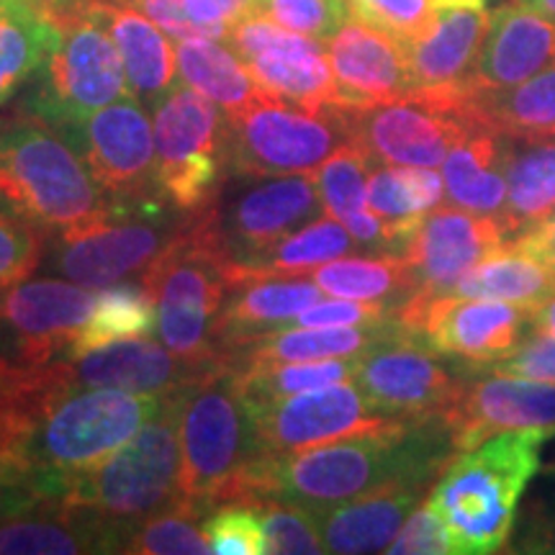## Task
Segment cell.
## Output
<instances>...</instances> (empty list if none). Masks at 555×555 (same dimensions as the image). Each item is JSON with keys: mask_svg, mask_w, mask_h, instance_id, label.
<instances>
[{"mask_svg": "<svg viewBox=\"0 0 555 555\" xmlns=\"http://www.w3.org/2000/svg\"><path fill=\"white\" fill-rule=\"evenodd\" d=\"M453 453L457 450L442 416L294 453H260L242 481L237 502L278 499L319 515L391 481L429 486Z\"/></svg>", "mask_w": 555, "mask_h": 555, "instance_id": "1", "label": "cell"}, {"mask_svg": "<svg viewBox=\"0 0 555 555\" xmlns=\"http://www.w3.org/2000/svg\"><path fill=\"white\" fill-rule=\"evenodd\" d=\"M551 437L555 429L547 427L506 429L448 463L427 502L446 525L453 555L504 551Z\"/></svg>", "mask_w": 555, "mask_h": 555, "instance_id": "2", "label": "cell"}, {"mask_svg": "<svg viewBox=\"0 0 555 555\" xmlns=\"http://www.w3.org/2000/svg\"><path fill=\"white\" fill-rule=\"evenodd\" d=\"M178 435L185 502L206 515L237 502L242 481L260 455L237 367L214 363L180 388Z\"/></svg>", "mask_w": 555, "mask_h": 555, "instance_id": "3", "label": "cell"}, {"mask_svg": "<svg viewBox=\"0 0 555 555\" xmlns=\"http://www.w3.org/2000/svg\"><path fill=\"white\" fill-rule=\"evenodd\" d=\"M170 393L75 388L50 399L26 435L21 457L52 502H65L69 481L129 442L165 406Z\"/></svg>", "mask_w": 555, "mask_h": 555, "instance_id": "4", "label": "cell"}, {"mask_svg": "<svg viewBox=\"0 0 555 555\" xmlns=\"http://www.w3.org/2000/svg\"><path fill=\"white\" fill-rule=\"evenodd\" d=\"M106 204L62 131L26 114L0 119V208L50 237L93 219Z\"/></svg>", "mask_w": 555, "mask_h": 555, "instance_id": "5", "label": "cell"}, {"mask_svg": "<svg viewBox=\"0 0 555 555\" xmlns=\"http://www.w3.org/2000/svg\"><path fill=\"white\" fill-rule=\"evenodd\" d=\"M180 388L129 442L95 468L75 476L62 502L78 506L106 525L119 538L121 551L144 519L183 499L178 435Z\"/></svg>", "mask_w": 555, "mask_h": 555, "instance_id": "6", "label": "cell"}, {"mask_svg": "<svg viewBox=\"0 0 555 555\" xmlns=\"http://www.w3.org/2000/svg\"><path fill=\"white\" fill-rule=\"evenodd\" d=\"M229 266L185 214L178 237L142 275L155 301L159 343L189 365L219 363V319L232 283Z\"/></svg>", "mask_w": 555, "mask_h": 555, "instance_id": "7", "label": "cell"}, {"mask_svg": "<svg viewBox=\"0 0 555 555\" xmlns=\"http://www.w3.org/2000/svg\"><path fill=\"white\" fill-rule=\"evenodd\" d=\"M60 39L37 73L24 101L26 116L65 131L108 103L129 95L127 69L106 26L82 0H52Z\"/></svg>", "mask_w": 555, "mask_h": 555, "instance_id": "8", "label": "cell"}, {"mask_svg": "<svg viewBox=\"0 0 555 555\" xmlns=\"http://www.w3.org/2000/svg\"><path fill=\"white\" fill-rule=\"evenodd\" d=\"M185 214L165 198L108 201L101 214L50 234L44 266L67 281L93 291L144 275L165 247L178 237Z\"/></svg>", "mask_w": 555, "mask_h": 555, "instance_id": "9", "label": "cell"}, {"mask_svg": "<svg viewBox=\"0 0 555 555\" xmlns=\"http://www.w3.org/2000/svg\"><path fill=\"white\" fill-rule=\"evenodd\" d=\"M314 172L249 178L227 172L217 196L189 214L193 227L237 268H249L275 242L322 217Z\"/></svg>", "mask_w": 555, "mask_h": 555, "instance_id": "10", "label": "cell"}, {"mask_svg": "<svg viewBox=\"0 0 555 555\" xmlns=\"http://www.w3.org/2000/svg\"><path fill=\"white\" fill-rule=\"evenodd\" d=\"M350 139L343 106L309 108L262 90L240 114L229 116V172L309 176Z\"/></svg>", "mask_w": 555, "mask_h": 555, "instance_id": "11", "label": "cell"}, {"mask_svg": "<svg viewBox=\"0 0 555 555\" xmlns=\"http://www.w3.org/2000/svg\"><path fill=\"white\" fill-rule=\"evenodd\" d=\"M152 129L159 193L180 214L198 211L229 172V116L178 80L152 106Z\"/></svg>", "mask_w": 555, "mask_h": 555, "instance_id": "12", "label": "cell"}, {"mask_svg": "<svg viewBox=\"0 0 555 555\" xmlns=\"http://www.w3.org/2000/svg\"><path fill=\"white\" fill-rule=\"evenodd\" d=\"M347 127L376 163L440 168L478 124L463 108L461 88L414 90L367 108H345Z\"/></svg>", "mask_w": 555, "mask_h": 555, "instance_id": "13", "label": "cell"}, {"mask_svg": "<svg viewBox=\"0 0 555 555\" xmlns=\"http://www.w3.org/2000/svg\"><path fill=\"white\" fill-rule=\"evenodd\" d=\"M352 380L378 414L404 422L437 420L466 386V376L450 371L440 352L409 327L360 356Z\"/></svg>", "mask_w": 555, "mask_h": 555, "instance_id": "14", "label": "cell"}, {"mask_svg": "<svg viewBox=\"0 0 555 555\" xmlns=\"http://www.w3.org/2000/svg\"><path fill=\"white\" fill-rule=\"evenodd\" d=\"M397 317L440 356L478 367L504 360L535 327V309L530 307L450 294L412 296Z\"/></svg>", "mask_w": 555, "mask_h": 555, "instance_id": "15", "label": "cell"}, {"mask_svg": "<svg viewBox=\"0 0 555 555\" xmlns=\"http://www.w3.org/2000/svg\"><path fill=\"white\" fill-rule=\"evenodd\" d=\"M108 201L163 198L157 185L155 129L134 95L108 103L62 131Z\"/></svg>", "mask_w": 555, "mask_h": 555, "instance_id": "16", "label": "cell"}, {"mask_svg": "<svg viewBox=\"0 0 555 555\" xmlns=\"http://www.w3.org/2000/svg\"><path fill=\"white\" fill-rule=\"evenodd\" d=\"M99 291L57 278L21 281L0 294V358L44 367L67 358Z\"/></svg>", "mask_w": 555, "mask_h": 555, "instance_id": "17", "label": "cell"}, {"mask_svg": "<svg viewBox=\"0 0 555 555\" xmlns=\"http://www.w3.org/2000/svg\"><path fill=\"white\" fill-rule=\"evenodd\" d=\"M249 412L258 429L260 453H294L406 425L404 420L378 414L356 380L311 388L268 404H249Z\"/></svg>", "mask_w": 555, "mask_h": 555, "instance_id": "18", "label": "cell"}, {"mask_svg": "<svg viewBox=\"0 0 555 555\" xmlns=\"http://www.w3.org/2000/svg\"><path fill=\"white\" fill-rule=\"evenodd\" d=\"M224 41L266 93L309 108L343 106L324 41L283 29L262 13L240 21Z\"/></svg>", "mask_w": 555, "mask_h": 555, "instance_id": "19", "label": "cell"}, {"mask_svg": "<svg viewBox=\"0 0 555 555\" xmlns=\"http://www.w3.org/2000/svg\"><path fill=\"white\" fill-rule=\"evenodd\" d=\"M506 242L509 232L502 219L466 211L461 206H435L414 227L401 253L420 283L414 296L446 294Z\"/></svg>", "mask_w": 555, "mask_h": 555, "instance_id": "20", "label": "cell"}, {"mask_svg": "<svg viewBox=\"0 0 555 555\" xmlns=\"http://www.w3.org/2000/svg\"><path fill=\"white\" fill-rule=\"evenodd\" d=\"M457 453H466L506 429H555V384L502 373L468 380L453 406L442 414Z\"/></svg>", "mask_w": 555, "mask_h": 555, "instance_id": "21", "label": "cell"}, {"mask_svg": "<svg viewBox=\"0 0 555 555\" xmlns=\"http://www.w3.org/2000/svg\"><path fill=\"white\" fill-rule=\"evenodd\" d=\"M343 108H367L412 95L416 86L406 44L350 16L324 41Z\"/></svg>", "mask_w": 555, "mask_h": 555, "instance_id": "22", "label": "cell"}, {"mask_svg": "<svg viewBox=\"0 0 555 555\" xmlns=\"http://www.w3.org/2000/svg\"><path fill=\"white\" fill-rule=\"evenodd\" d=\"M204 371L206 367L189 365L163 343H152L147 337L111 343L78 358L52 363V373L62 391L124 388V391L157 393V397L178 391Z\"/></svg>", "mask_w": 555, "mask_h": 555, "instance_id": "23", "label": "cell"}, {"mask_svg": "<svg viewBox=\"0 0 555 555\" xmlns=\"http://www.w3.org/2000/svg\"><path fill=\"white\" fill-rule=\"evenodd\" d=\"M232 283L219 319V360L270 332L291 327L301 311L322 301L311 275L255 273L232 266Z\"/></svg>", "mask_w": 555, "mask_h": 555, "instance_id": "24", "label": "cell"}, {"mask_svg": "<svg viewBox=\"0 0 555 555\" xmlns=\"http://www.w3.org/2000/svg\"><path fill=\"white\" fill-rule=\"evenodd\" d=\"M555 62V18L506 0L491 11L481 52L470 75L461 82L466 90H504L517 86Z\"/></svg>", "mask_w": 555, "mask_h": 555, "instance_id": "25", "label": "cell"}, {"mask_svg": "<svg viewBox=\"0 0 555 555\" xmlns=\"http://www.w3.org/2000/svg\"><path fill=\"white\" fill-rule=\"evenodd\" d=\"M425 491L427 483L391 481L327 512H319L324 551L343 555L386 551L409 515L420 506Z\"/></svg>", "mask_w": 555, "mask_h": 555, "instance_id": "26", "label": "cell"}, {"mask_svg": "<svg viewBox=\"0 0 555 555\" xmlns=\"http://www.w3.org/2000/svg\"><path fill=\"white\" fill-rule=\"evenodd\" d=\"M86 11L99 18L119 47L127 69L129 95L152 108L178 82L176 47L155 21L114 0H82Z\"/></svg>", "mask_w": 555, "mask_h": 555, "instance_id": "27", "label": "cell"}, {"mask_svg": "<svg viewBox=\"0 0 555 555\" xmlns=\"http://www.w3.org/2000/svg\"><path fill=\"white\" fill-rule=\"evenodd\" d=\"M404 327L399 317L378 324H360V327H291L275 330L227 356L221 363L232 367H247L255 363H301V360H356L367 350L386 343Z\"/></svg>", "mask_w": 555, "mask_h": 555, "instance_id": "28", "label": "cell"}, {"mask_svg": "<svg viewBox=\"0 0 555 555\" xmlns=\"http://www.w3.org/2000/svg\"><path fill=\"white\" fill-rule=\"evenodd\" d=\"M491 11L448 9L429 29L406 44L416 90L453 88L468 78L481 52Z\"/></svg>", "mask_w": 555, "mask_h": 555, "instance_id": "29", "label": "cell"}, {"mask_svg": "<svg viewBox=\"0 0 555 555\" xmlns=\"http://www.w3.org/2000/svg\"><path fill=\"white\" fill-rule=\"evenodd\" d=\"M121 553L106 525L69 504H52L0 519V555H82Z\"/></svg>", "mask_w": 555, "mask_h": 555, "instance_id": "30", "label": "cell"}, {"mask_svg": "<svg viewBox=\"0 0 555 555\" xmlns=\"http://www.w3.org/2000/svg\"><path fill=\"white\" fill-rule=\"evenodd\" d=\"M466 114L478 127L515 142L555 139V62L517 86L504 90H466L461 86Z\"/></svg>", "mask_w": 555, "mask_h": 555, "instance_id": "31", "label": "cell"}, {"mask_svg": "<svg viewBox=\"0 0 555 555\" xmlns=\"http://www.w3.org/2000/svg\"><path fill=\"white\" fill-rule=\"evenodd\" d=\"M506 155L509 139L483 127L470 131L440 165L450 204L502 219L506 204Z\"/></svg>", "mask_w": 555, "mask_h": 555, "instance_id": "32", "label": "cell"}, {"mask_svg": "<svg viewBox=\"0 0 555 555\" xmlns=\"http://www.w3.org/2000/svg\"><path fill=\"white\" fill-rule=\"evenodd\" d=\"M178 80L198 90L224 108L227 116L240 114L262 93L245 62L224 39L189 37L176 44Z\"/></svg>", "mask_w": 555, "mask_h": 555, "instance_id": "33", "label": "cell"}, {"mask_svg": "<svg viewBox=\"0 0 555 555\" xmlns=\"http://www.w3.org/2000/svg\"><path fill=\"white\" fill-rule=\"evenodd\" d=\"M446 294L463 298H494V301L538 309L555 294V273L535 255L519 247L515 240H509L483 262H478Z\"/></svg>", "mask_w": 555, "mask_h": 555, "instance_id": "34", "label": "cell"}, {"mask_svg": "<svg viewBox=\"0 0 555 555\" xmlns=\"http://www.w3.org/2000/svg\"><path fill=\"white\" fill-rule=\"evenodd\" d=\"M555 211V139L515 142L506 155V204L502 224L509 240Z\"/></svg>", "mask_w": 555, "mask_h": 555, "instance_id": "35", "label": "cell"}, {"mask_svg": "<svg viewBox=\"0 0 555 555\" xmlns=\"http://www.w3.org/2000/svg\"><path fill=\"white\" fill-rule=\"evenodd\" d=\"M324 294L352 301H384L404 307L416 291V275L404 255L378 253L373 258H337L309 273Z\"/></svg>", "mask_w": 555, "mask_h": 555, "instance_id": "36", "label": "cell"}, {"mask_svg": "<svg viewBox=\"0 0 555 555\" xmlns=\"http://www.w3.org/2000/svg\"><path fill=\"white\" fill-rule=\"evenodd\" d=\"M60 39L52 13L39 9L0 11V106L44 65Z\"/></svg>", "mask_w": 555, "mask_h": 555, "instance_id": "37", "label": "cell"}, {"mask_svg": "<svg viewBox=\"0 0 555 555\" xmlns=\"http://www.w3.org/2000/svg\"><path fill=\"white\" fill-rule=\"evenodd\" d=\"M155 301L144 286H108L95 296L93 311L82 324L78 339L69 347L67 358H78L95 347L124 343V339H142L155 330ZM62 358V360H67Z\"/></svg>", "mask_w": 555, "mask_h": 555, "instance_id": "38", "label": "cell"}, {"mask_svg": "<svg viewBox=\"0 0 555 555\" xmlns=\"http://www.w3.org/2000/svg\"><path fill=\"white\" fill-rule=\"evenodd\" d=\"M446 196L442 172L376 163L367 178V206L388 224L416 227Z\"/></svg>", "mask_w": 555, "mask_h": 555, "instance_id": "39", "label": "cell"}, {"mask_svg": "<svg viewBox=\"0 0 555 555\" xmlns=\"http://www.w3.org/2000/svg\"><path fill=\"white\" fill-rule=\"evenodd\" d=\"M358 247L356 237L350 234L343 221L319 217L309 224L298 227L288 237L275 242L266 249L253 266L245 270L255 273H281V275H309L311 270L324 266V262L345 258Z\"/></svg>", "mask_w": 555, "mask_h": 555, "instance_id": "40", "label": "cell"}, {"mask_svg": "<svg viewBox=\"0 0 555 555\" xmlns=\"http://www.w3.org/2000/svg\"><path fill=\"white\" fill-rule=\"evenodd\" d=\"M356 360H301V363H255L240 367V384L247 404H268V401L296 397L343 380L356 378Z\"/></svg>", "mask_w": 555, "mask_h": 555, "instance_id": "41", "label": "cell"}, {"mask_svg": "<svg viewBox=\"0 0 555 555\" xmlns=\"http://www.w3.org/2000/svg\"><path fill=\"white\" fill-rule=\"evenodd\" d=\"M206 512L180 499L178 504L144 519L127 538L121 553L137 555H206L211 543L206 535Z\"/></svg>", "mask_w": 555, "mask_h": 555, "instance_id": "42", "label": "cell"}, {"mask_svg": "<svg viewBox=\"0 0 555 555\" xmlns=\"http://www.w3.org/2000/svg\"><path fill=\"white\" fill-rule=\"evenodd\" d=\"M350 16L409 44L448 9H486V0H347Z\"/></svg>", "mask_w": 555, "mask_h": 555, "instance_id": "43", "label": "cell"}, {"mask_svg": "<svg viewBox=\"0 0 555 555\" xmlns=\"http://www.w3.org/2000/svg\"><path fill=\"white\" fill-rule=\"evenodd\" d=\"M249 504L258 506L260 512L262 532H266V553H327L324 551L322 527H319L317 512L291 502H278V499H258V502Z\"/></svg>", "mask_w": 555, "mask_h": 555, "instance_id": "44", "label": "cell"}, {"mask_svg": "<svg viewBox=\"0 0 555 555\" xmlns=\"http://www.w3.org/2000/svg\"><path fill=\"white\" fill-rule=\"evenodd\" d=\"M206 535L217 555H262L266 532L258 506L247 502L221 504L206 517Z\"/></svg>", "mask_w": 555, "mask_h": 555, "instance_id": "45", "label": "cell"}, {"mask_svg": "<svg viewBox=\"0 0 555 555\" xmlns=\"http://www.w3.org/2000/svg\"><path fill=\"white\" fill-rule=\"evenodd\" d=\"M258 13L319 41H327L350 18L347 0H258Z\"/></svg>", "mask_w": 555, "mask_h": 555, "instance_id": "46", "label": "cell"}, {"mask_svg": "<svg viewBox=\"0 0 555 555\" xmlns=\"http://www.w3.org/2000/svg\"><path fill=\"white\" fill-rule=\"evenodd\" d=\"M47 234L0 208V294L26 281L41 266Z\"/></svg>", "mask_w": 555, "mask_h": 555, "instance_id": "47", "label": "cell"}, {"mask_svg": "<svg viewBox=\"0 0 555 555\" xmlns=\"http://www.w3.org/2000/svg\"><path fill=\"white\" fill-rule=\"evenodd\" d=\"M65 393L54 380L50 365L26 367L13 363L9 358H0V404L29 409L39 414L44 404L54 397Z\"/></svg>", "mask_w": 555, "mask_h": 555, "instance_id": "48", "label": "cell"}, {"mask_svg": "<svg viewBox=\"0 0 555 555\" xmlns=\"http://www.w3.org/2000/svg\"><path fill=\"white\" fill-rule=\"evenodd\" d=\"M52 504L60 502H52L44 494L29 463L16 455H0V519L26 515Z\"/></svg>", "mask_w": 555, "mask_h": 555, "instance_id": "49", "label": "cell"}, {"mask_svg": "<svg viewBox=\"0 0 555 555\" xmlns=\"http://www.w3.org/2000/svg\"><path fill=\"white\" fill-rule=\"evenodd\" d=\"M397 307L384 301H352V298H332L317 301L314 307L301 311L296 319L298 327H360L378 324L397 317Z\"/></svg>", "mask_w": 555, "mask_h": 555, "instance_id": "50", "label": "cell"}, {"mask_svg": "<svg viewBox=\"0 0 555 555\" xmlns=\"http://www.w3.org/2000/svg\"><path fill=\"white\" fill-rule=\"evenodd\" d=\"M489 373L540 380V384H555V337L532 327L530 335L522 339V345L515 352L489 365Z\"/></svg>", "mask_w": 555, "mask_h": 555, "instance_id": "51", "label": "cell"}, {"mask_svg": "<svg viewBox=\"0 0 555 555\" xmlns=\"http://www.w3.org/2000/svg\"><path fill=\"white\" fill-rule=\"evenodd\" d=\"M386 553L391 555H453L450 551V540L446 532V525L437 517V512L429 506H416L409 515L404 527L399 530V535L393 538V543L386 547Z\"/></svg>", "mask_w": 555, "mask_h": 555, "instance_id": "52", "label": "cell"}, {"mask_svg": "<svg viewBox=\"0 0 555 555\" xmlns=\"http://www.w3.org/2000/svg\"><path fill=\"white\" fill-rule=\"evenodd\" d=\"M189 16L204 37L227 39V34L258 13V0H180Z\"/></svg>", "mask_w": 555, "mask_h": 555, "instance_id": "53", "label": "cell"}, {"mask_svg": "<svg viewBox=\"0 0 555 555\" xmlns=\"http://www.w3.org/2000/svg\"><path fill=\"white\" fill-rule=\"evenodd\" d=\"M517 553L532 555H555V494L551 502L538 504L535 512L525 517L515 540Z\"/></svg>", "mask_w": 555, "mask_h": 555, "instance_id": "54", "label": "cell"}, {"mask_svg": "<svg viewBox=\"0 0 555 555\" xmlns=\"http://www.w3.org/2000/svg\"><path fill=\"white\" fill-rule=\"evenodd\" d=\"M34 420H37V414L29 412V409L0 404V455L21 457V450H24L26 435H29Z\"/></svg>", "mask_w": 555, "mask_h": 555, "instance_id": "55", "label": "cell"}, {"mask_svg": "<svg viewBox=\"0 0 555 555\" xmlns=\"http://www.w3.org/2000/svg\"><path fill=\"white\" fill-rule=\"evenodd\" d=\"M519 247H525L527 253H532L540 262H545L547 268L555 273V211L551 217L538 221L525 232H519L517 237H512Z\"/></svg>", "mask_w": 555, "mask_h": 555, "instance_id": "56", "label": "cell"}, {"mask_svg": "<svg viewBox=\"0 0 555 555\" xmlns=\"http://www.w3.org/2000/svg\"><path fill=\"white\" fill-rule=\"evenodd\" d=\"M535 330H543L555 337V294L535 309Z\"/></svg>", "mask_w": 555, "mask_h": 555, "instance_id": "57", "label": "cell"}, {"mask_svg": "<svg viewBox=\"0 0 555 555\" xmlns=\"http://www.w3.org/2000/svg\"><path fill=\"white\" fill-rule=\"evenodd\" d=\"M11 9H39L50 13L52 0H0V11H11Z\"/></svg>", "mask_w": 555, "mask_h": 555, "instance_id": "58", "label": "cell"}, {"mask_svg": "<svg viewBox=\"0 0 555 555\" xmlns=\"http://www.w3.org/2000/svg\"><path fill=\"white\" fill-rule=\"evenodd\" d=\"M517 3H522L525 9L540 13V16L555 18V0H517Z\"/></svg>", "mask_w": 555, "mask_h": 555, "instance_id": "59", "label": "cell"}, {"mask_svg": "<svg viewBox=\"0 0 555 555\" xmlns=\"http://www.w3.org/2000/svg\"><path fill=\"white\" fill-rule=\"evenodd\" d=\"M486 3H496V5H502V3H506V0H486Z\"/></svg>", "mask_w": 555, "mask_h": 555, "instance_id": "60", "label": "cell"}]
</instances>
